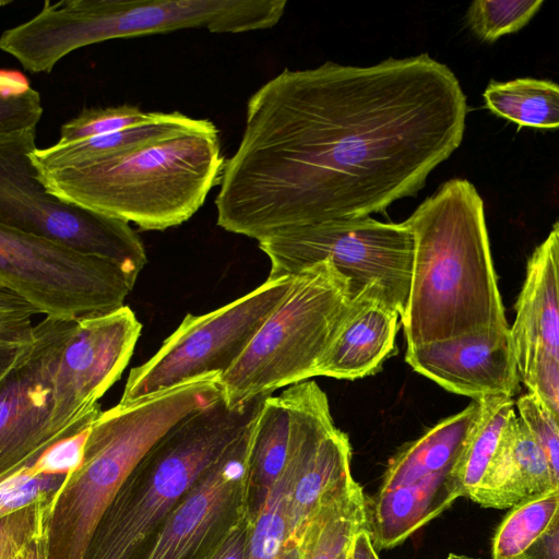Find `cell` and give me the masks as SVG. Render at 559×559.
<instances>
[{
	"label": "cell",
	"instance_id": "6da1fadb",
	"mask_svg": "<svg viewBox=\"0 0 559 559\" xmlns=\"http://www.w3.org/2000/svg\"><path fill=\"white\" fill-rule=\"evenodd\" d=\"M466 115L457 78L427 53L285 69L248 100L218 182L217 225L260 241L382 212L461 145Z\"/></svg>",
	"mask_w": 559,
	"mask_h": 559
},
{
	"label": "cell",
	"instance_id": "7a4b0ae2",
	"mask_svg": "<svg viewBox=\"0 0 559 559\" xmlns=\"http://www.w3.org/2000/svg\"><path fill=\"white\" fill-rule=\"evenodd\" d=\"M414 236L402 326L407 348L510 328L491 260L484 202L467 179L442 183L404 222Z\"/></svg>",
	"mask_w": 559,
	"mask_h": 559
},
{
	"label": "cell",
	"instance_id": "3957f363",
	"mask_svg": "<svg viewBox=\"0 0 559 559\" xmlns=\"http://www.w3.org/2000/svg\"><path fill=\"white\" fill-rule=\"evenodd\" d=\"M225 158L218 130L199 128L151 141L93 164L37 173L55 197L143 230L190 219L219 182Z\"/></svg>",
	"mask_w": 559,
	"mask_h": 559
},
{
	"label": "cell",
	"instance_id": "277c9868",
	"mask_svg": "<svg viewBox=\"0 0 559 559\" xmlns=\"http://www.w3.org/2000/svg\"><path fill=\"white\" fill-rule=\"evenodd\" d=\"M219 396L216 378H207L100 412L88 428L81 463L51 501L45 559H82L103 514L159 438Z\"/></svg>",
	"mask_w": 559,
	"mask_h": 559
},
{
	"label": "cell",
	"instance_id": "5b68a950",
	"mask_svg": "<svg viewBox=\"0 0 559 559\" xmlns=\"http://www.w3.org/2000/svg\"><path fill=\"white\" fill-rule=\"evenodd\" d=\"M264 399L229 407L219 396L173 425L107 508L82 559H134L168 512L252 427Z\"/></svg>",
	"mask_w": 559,
	"mask_h": 559
},
{
	"label": "cell",
	"instance_id": "8992f818",
	"mask_svg": "<svg viewBox=\"0 0 559 559\" xmlns=\"http://www.w3.org/2000/svg\"><path fill=\"white\" fill-rule=\"evenodd\" d=\"M352 298L349 281L330 260L294 275L284 300L234 366L218 377L226 405L235 407L314 377Z\"/></svg>",
	"mask_w": 559,
	"mask_h": 559
},
{
	"label": "cell",
	"instance_id": "52a82bcc",
	"mask_svg": "<svg viewBox=\"0 0 559 559\" xmlns=\"http://www.w3.org/2000/svg\"><path fill=\"white\" fill-rule=\"evenodd\" d=\"M286 0H66L48 2L39 35L56 60L82 47L115 38L203 27L243 33L274 26Z\"/></svg>",
	"mask_w": 559,
	"mask_h": 559
},
{
	"label": "cell",
	"instance_id": "ba28073f",
	"mask_svg": "<svg viewBox=\"0 0 559 559\" xmlns=\"http://www.w3.org/2000/svg\"><path fill=\"white\" fill-rule=\"evenodd\" d=\"M36 127L0 134V225L114 262L138 277L144 246L129 223L68 203L37 179Z\"/></svg>",
	"mask_w": 559,
	"mask_h": 559
},
{
	"label": "cell",
	"instance_id": "9c48e42d",
	"mask_svg": "<svg viewBox=\"0 0 559 559\" xmlns=\"http://www.w3.org/2000/svg\"><path fill=\"white\" fill-rule=\"evenodd\" d=\"M293 276L267 278L247 295L202 316L187 314L144 364L131 369L119 404L224 374L289 292Z\"/></svg>",
	"mask_w": 559,
	"mask_h": 559
},
{
	"label": "cell",
	"instance_id": "30bf717a",
	"mask_svg": "<svg viewBox=\"0 0 559 559\" xmlns=\"http://www.w3.org/2000/svg\"><path fill=\"white\" fill-rule=\"evenodd\" d=\"M271 263L267 278L294 276L330 260L349 281L353 297L379 283L403 314L412 278L414 236L403 223L336 219L289 229L259 241Z\"/></svg>",
	"mask_w": 559,
	"mask_h": 559
},
{
	"label": "cell",
	"instance_id": "8fae6325",
	"mask_svg": "<svg viewBox=\"0 0 559 559\" xmlns=\"http://www.w3.org/2000/svg\"><path fill=\"white\" fill-rule=\"evenodd\" d=\"M478 409L474 401L391 459L368 507V531L377 551L401 545L463 497L454 467Z\"/></svg>",
	"mask_w": 559,
	"mask_h": 559
},
{
	"label": "cell",
	"instance_id": "7c38bea8",
	"mask_svg": "<svg viewBox=\"0 0 559 559\" xmlns=\"http://www.w3.org/2000/svg\"><path fill=\"white\" fill-rule=\"evenodd\" d=\"M135 281L114 262L0 225V284L39 314L80 320L114 311Z\"/></svg>",
	"mask_w": 559,
	"mask_h": 559
},
{
	"label": "cell",
	"instance_id": "4fadbf2b",
	"mask_svg": "<svg viewBox=\"0 0 559 559\" xmlns=\"http://www.w3.org/2000/svg\"><path fill=\"white\" fill-rule=\"evenodd\" d=\"M76 321L45 317L36 323L32 344L0 380V479L87 429L102 412L94 409L60 433L51 428L53 377Z\"/></svg>",
	"mask_w": 559,
	"mask_h": 559
},
{
	"label": "cell",
	"instance_id": "5bb4252c",
	"mask_svg": "<svg viewBox=\"0 0 559 559\" xmlns=\"http://www.w3.org/2000/svg\"><path fill=\"white\" fill-rule=\"evenodd\" d=\"M141 330L128 306L76 321L53 377L51 428L56 433L99 407L98 400L128 366Z\"/></svg>",
	"mask_w": 559,
	"mask_h": 559
},
{
	"label": "cell",
	"instance_id": "9a60e30c",
	"mask_svg": "<svg viewBox=\"0 0 559 559\" xmlns=\"http://www.w3.org/2000/svg\"><path fill=\"white\" fill-rule=\"evenodd\" d=\"M559 224L527 260L510 335L520 380L559 415Z\"/></svg>",
	"mask_w": 559,
	"mask_h": 559
},
{
	"label": "cell",
	"instance_id": "2e32d148",
	"mask_svg": "<svg viewBox=\"0 0 559 559\" xmlns=\"http://www.w3.org/2000/svg\"><path fill=\"white\" fill-rule=\"evenodd\" d=\"M406 362L445 390L479 401L520 391L510 328H487L406 349Z\"/></svg>",
	"mask_w": 559,
	"mask_h": 559
},
{
	"label": "cell",
	"instance_id": "e0dca14e",
	"mask_svg": "<svg viewBox=\"0 0 559 559\" xmlns=\"http://www.w3.org/2000/svg\"><path fill=\"white\" fill-rule=\"evenodd\" d=\"M252 427L168 512L142 559H188L213 538L248 485Z\"/></svg>",
	"mask_w": 559,
	"mask_h": 559
},
{
	"label": "cell",
	"instance_id": "ac0fdd59",
	"mask_svg": "<svg viewBox=\"0 0 559 559\" xmlns=\"http://www.w3.org/2000/svg\"><path fill=\"white\" fill-rule=\"evenodd\" d=\"M399 318V310L381 284L364 288L350 299L314 377L354 380L378 372L396 353Z\"/></svg>",
	"mask_w": 559,
	"mask_h": 559
},
{
	"label": "cell",
	"instance_id": "d6986e66",
	"mask_svg": "<svg viewBox=\"0 0 559 559\" xmlns=\"http://www.w3.org/2000/svg\"><path fill=\"white\" fill-rule=\"evenodd\" d=\"M555 489H559V478L552 474L524 421L512 412L471 500L483 508L508 509Z\"/></svg>",
	"mask_w": 559,
	"mask_h": 559
},
{
	"label": "cell",
	"instance_id": "ffe728a7",
	"mask_svg": "<svg viewBox=\"0 0 559 559\" xmlns=\"http://www.w3.org/2000/svg\"><path fill=\"white\" fill-rule=\"evenodd\" d=\"M206 119H195L179 111L157 112L150 121L116 132L34 148L31 160L37 173L80 168L134 146L201 127Z\"/></svg>",
	"mask_w": 559,
	"mask_h": 559
},
{
	"label": "cell",
	"instance_id": "44dd1931",
	"mask_svg": "<svg viewBox=\"0 0 559 559\" xmlns=\"http://www.w3.org/2000/svg\"><path fill=\"white\" fill-rule=\"evenodd\" d=\"M290 447V412L285 394L266 396L252 427L248 449V485L255 489V510L282 475Z\"/></svg>",
	"mask_w": 559,
	"mask_h": 559
},
{
	"label": "cell",
	"instance_id": "7402d4cb",
	"mask_svg": "<svg viewBox=\"0 0 559 559\" xmlns=\"http://www.w3.org/2000/svg\"><path fill=\"white\" fill-rule=\"evenodd\" d=\"M483 96L491 112L519 127L557 129L559 126V86L550 80L491 81Z\"/></svg>",
	"mask_w": 559,
	"mask_h": 559
},
{
	"label": "cell",
	"instance_id": "603a6c76",
	"mask_svg": "<svg viewBox=\"0 0 559 559\" xmlns=\"http://www.w3.org/2000/svg\"><path fill=\"white\" fill-rule=\"evenodd\" d=\"M476 402V401H475ZM478 402L477 417L454 467L463 497L471 499L479 487L512 412L514 397L487 396Z\"/></svg>",
	"mask_w": 559,
	"mask_h": 559
},
{
	"label": "cell",
	"instance_id": "cb8c5ba5",
	"mask_svg": "<svg viewBox=\"0 0 559 559\" xmlns=\"http://www.w3.org/2000/svg\"><path fill=\"white\" fill-rule=\"evenodd\" d=\"M510 509L492 538V559H522L559 524V489L527 498Z\"/></svg>",
	"mask_w": 559,
	"mask_h": 559
},
{
	"label": "cell",
	"instance_id": "d4e9b609",
	"mask_svg": "<svg viewBox=\"0 0 559 559\" xmlns=\"http://www.w3.org/2000/svg\"><path fill=\"white\" fill-rule=\"evenodd\" d=\"M296 465V450L290 437L285 468L251 520L246 559H283L287 531V508Z\"/></svg>",
	"mask_w": 559,
	"mask_h": 559
},
{
	"label": "cell",
	"instance_id": "484cf974",
	"mask_svg": "<svg viewBox=\"0 0 559 559\" xmlns=\"http://www.w3.org/2000/svg\"><path fill=\"white\" fill-rule=\"evenodd\" d=\"M364 527H368V504L359 489L317 523L301 545L298 559H340Z\"/></svg>",
	"mask_w": 559,
	"mask_h": 559
},
{
	"label": "cell",
	"instance_id": "4316f807",
	"mask_svg": "<svg viewBox=\"0 0 559 559\" xmlns=\"http://www.w3.org/2000/svg\"><path fill=\"white\" fill-rule=\"evenodd\" d=\"M543 3V0H476L467 9L466 21L480 40L493 43L524 27Z\"/></svg>",
	"mask_w": 559,
	"mask_h": 559
},
{
	"label": "cell",
	"instance_id": "83f0119b",
	"mask_svg": "<svg viewBox=\"0 0 559 559\" xmlns=\"http://www.w3.org/2000/svg\"><path fill=\"white\" fill-rule=\"evenodd\" d=\"M38 310L0 284V380L29 347Z\"/></svg>",
	"mask_w": 559,
	"mask_h": 559
},
{
	"label": "cell",
	"instance_id": "f1b7e54d",
	"mask_svg": "<svg viewBox=\"0 0 559 559\" xmlns=\"http://www.w3.org/2000/svg\"><path fill=\"white\" fill-rule=\"evenodd\" d=\"M157 112L142 111L138 106L120 105L84 108L60 128L58 144H67L150 121Z\"/></svg>",
	"mask_w": 559,
	"mask_h": 559
},
{
	"label": "cell",
	"instance_id": "f546056e",
	"mask_svg": "<svg viewBox=\"0 0 559 559\" xmlns=\"http://www.w3.org/2000/svg\"><path fill=\"white\" fill-rule=\"evenodd\" d=\"M43 114L40 95L25 78L0 71V134L37 127Z\"/></svg>",
	"mask_w": 559,
	"mask_h": 559
},
{
	"label": "cell",
	"instance_id": "4dcf8cb0",
	"mask_svg": "<svg viewBox=\"0 0 559 559\" xmlns=\"http://www.w3.org/2000/svg\"><path fill=\"white\" fill-rule=\"evenodd\" d=\"M53 497L32 502L0 516V559H16L32 542L44 536Z\"/></svg>",
	"mask_w": 559,
	"mask_h": 559
},
{
	"label": "cell",
	"instance_id": "1f68e13d",
	"mask_svg": "<svg viewBox=\"0 0 559 559\" xmlns=\"http://www.w3.org/2000/svg\"><path fill=\"white\" fill-rule=\"evenodd\" d=\"M33 464L0 479V516L32 502L53 497L68 476L66 474L36 475Z\"/></svg>",
	"mask_w": 559,
	"mask_h": 559
},
{
	"label": "cell",
	"instance_id": "d6a6232c",
	"mask_svg": "<svg viewBox=\"0 0 559 559\" xmlns=\"http://www.w3.org/2000/svg\"><path fill=\"white\" fill-rule=\"evenodd\" d=\"M514 404L543 451L552 474L559 478V415L551 412L534 393L521 395Z\"/></svg>",
	"mask_w": 559,
	"mask_h": 559
},
{
	"label": "cell",
	"instance_id": "836d02e7",
	"mask_svg": "<svg viewBox=\"0 0 559 559\" xmlns=\"http://www.w3.org/2000/svg\"><path fill=\"white\" fill-rule=\"evenodd\" d=\"M88 428L52 443L33 464L34 473L68 475L74 471L82 461Z\"/></svg>",
	"mask_w": 559,
	"mask_h": 559
},
{
	"label": "cell",
	"instance_id": "e575fe53",
	"mask_svg": "<svg viewBox=\"0 0 559 559\" xmlns=\"http://www.w3.org/2000/svg\"><path fill=\"white\" fill-rule=\"evenodd\" d=\"M251 520L245 512L212 540L199 559H246Z\"/></svg>",
	"mask_w": 559,
	"mask_h": 559
},
{
	"label": "cell",
	"instance_id": "d590c367",
	"mask_svg": "<svg viewBox=\"0 0 559 559\" xmlns=\"http://www.w3.org/2000/svg\"><path fill=\"white\" fill-rule=\"evenodd\" d=\"M559 524L545 534L522 559H558Z\"/></svg>",
	"mask_w": 559,
	"mask_h": 559
},
{
	"label": "cell",
	"instance_id": "8d00e7d4",
	"mask_svg": "<svg viewBox=\"0 0 559 559\" xmlns=\"http://www.w3.org/2000/svg\"><path fill=\"white\" fill-rule=\"evenodd\" d=\"M350 552L353 559H380L372 544L368 527L361 528L353 537Z\"/></svg>",
	"mask_w": 559,
	"mask_h": 559
},
{
	"label": "cell",
	"instance_id": "74e56055",
	"mask_svg": "<svg viewBox=\"0 0 559 559\" xmlns=\"http://www.w3.org/2000/svg\"><path fill=\"white\" fill-rule=\"evenodd\" d=\"M444 559H479L460 554H449Z\"/></svg>",
	"mask_w": 559,
	"mask_h": 559
},
{
	"label": "cell",
	"instance_id": "f35d334b",
	"mask_svg": "<svg viewBox=\"0 0 559 559\" xmlns=\"http://www.w3.org/2000/svg\"><path fill=\"white\" fill-rule=\"evenodd\" d=\"M345 559H353L352 552H350V546H349V549H348V552H347Z\"/></svg>",
	"mask_w": 559,
	"mask_h": 559
}]
</instances>
